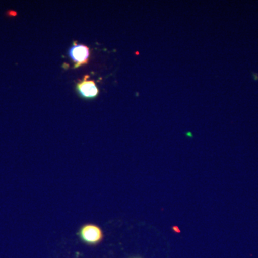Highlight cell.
<instances>
[{
  "label": "cell",
  "instance_id": "3",
  "mask_svg": "<svg viewBox=\"0 0 258 258\" xmlns=\"http://www.w3.org/2000/svg\"><path fill=\"white\" fill-rule=\"evenodd\" d=\"M77 90L79 94L83 98H93L98 94V89L96 83L93 81H88L87 78H85L83 81L78 84Z\"/></svg>",
  "mask_w": 258,
  "mask_h": 258
},
{
  "label": "cell",
  "instance_id": "4",
  "mask_svg": "<svg viewBox=\"0 0 258 258\" xmlns=\"http://www.w3.org/2000/svg\"><path fill=\"white\" fill-rule=\"evenodd\" d=\"M252 75H253V79L254 81H258V74H255V73H252Z\"/></svg>",
  "mask_w": 258,
  "mask_h": 258
},
{
  "label": "cell",
  "instance_id": "1",
  "mask_svg": "<svg viewBox=\"0 0 258 258\" xmlns=\"http://www.w3.org/2000/svg\"><path fill=\"white\" fill-rule=\"evenodd\" d=\"M79 235L83 242L89 244H98L103 238L101 229L98 226L91 224L83 225L80 229Z\"/></svg>",
  "mask_w": 258,
  "mask_h": 258
},
{
  "label": "cell",
  "instance_id": "2",
  "mask_svg": "<svg viewBox=\"0 0 258 258\" xmlns=\"http://www.w3.org/2000/svg\"><path fill=\"white\" fill-rule=\"evenodd\" d=\"M69 55L76 67H79L87 63L90 57V50L86 45L75 43L69 51Z\"/></svg>",
  "mask_w": 258,
  "mask_h": 258
}]
</instances>
